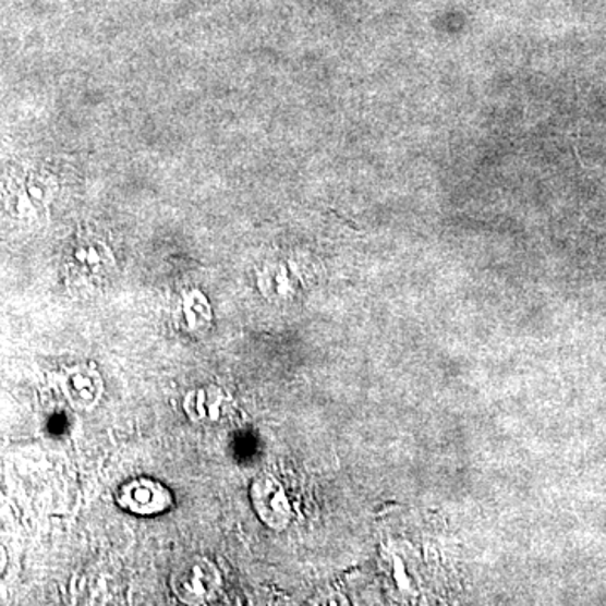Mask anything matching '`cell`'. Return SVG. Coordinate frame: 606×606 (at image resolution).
I'll return each instance as SVG.
<instances>
[{"label":"cell","instance_id":"6da1fadb","mask_svg":"<svg viewBox=\"0 0 606 606\" xmlns=\"http://www.w3.org/2000/svg\"><path fill=\"white\" fill-rule=\"evenodd\" d=\"M172 592L189 605H201L215 598L221 589V573L209 558H187L172 571Z\"/></svg>","mask_w":606,"mask_h":606},{"label":"cell","instance_id":"7a4b0ae2","mask_svg":"<svg viewBox=\"0 0 606 606\" xmlns=\"http://www.w3.org/2000/svg\"><path fill=\"white\" fill-rule=\"evenodd\" d=\"M174 494L162 482L138 477L125 482L117 492L120 509L141 518L160 516L174 507Z\"/></svg>","mask_w":606,"mask_h":606},{"label":"cell","instance_id":"277c9868","mask_svg":"<svg viewBox=\"0 0 606 606\" xmlns=\"http://www.w3.org/2000/svg\"><path fill=\"white\" fill-rule=\"evenodd\" d=\"M230 403V396L218 386L196 389L185 396V414L196 423H216Z\"/></svg>","mask_w":606,"mask_h":606},{"label":"cell","instance_id":"5b68a950","mask_svg":"<svg viewBox=\"0 0 606 606\" xmlns=\"http://www.w3.org/2000/svg\"><path fill=\"white\" fill-rule=\"evenodd\" d=\"M68 392L74 407L92 410L104 395V381L95 367H76L68 381Z\"/></svg>","mask_w":606,"mask_h":606},{"label":"cell","instance_id":"3957f363","mask_svg":"<svg viewBox=\"0 0 606 606\" xmlns=\"http://www.w3.org/2000/svg\"><path fill=\"white\" fill-rule=\"evenodd\" d=\"M253 507L271 528H283L289 521V504L283 488L270 477H262L252 485Z\"/></svg>","mask_w":606,"mask_h":606}]
</instances>
